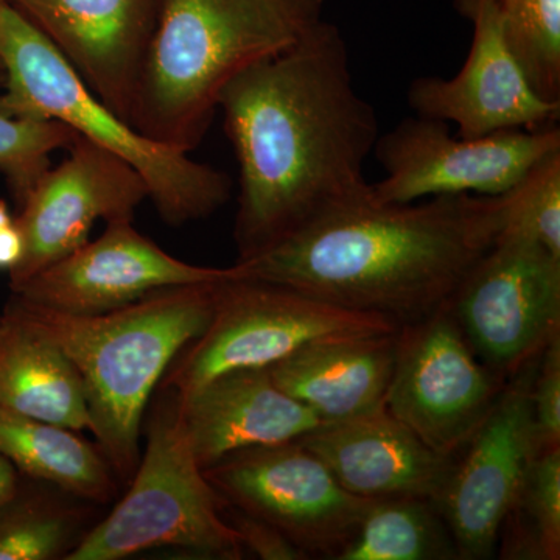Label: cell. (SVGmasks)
Listing matches in <instances>:
<instances>
[{
  "label": "cell",
  "mask_w": 560,
  "mask_h": 560,
  "mask_svg": "<svg viewBox=\"0 0 560 560\" xmlns=\"http://www.w3.org/2000/svg\"><path fill=\"white\" fill-rule=\"evenodd\" d=\"M219 108L238 162V260L374 195L364 164L381 125L357 91L337 25L323 20L250 66L221 92Z\"/></svg>",
  "instance_id": "1"
},
{
  "label": "cell",
  "mask_w": 560,
  "mask_h": 560,
  "mask_svg": "<svg viewBox=\"0 0 560 560\" xmlns=\"http://www.w3.org/2000/svg\"><path fill=\"white\" fill-rule=\"evenodd\" d=\"M503 210L501 195L407 205H385L372 195L320 213L234 265L242 278L407 326L451 305L499 237Z\"/></svg>",
  "instance_id": "2"
},
{
  "label": "cell",
  "mask_w": 560,
  "mask_h": 560,
  "mask_svg": "<svg viewBox=\"0 0 560 560\" xmlns=\"http://www.w3.org/2000/svg\"><path fill=\"white\" fill-rule=\"evenodd\" d=\"M323 10L324 0H164L128 121L154 142L190 153L224 88L304 38Z\"/></svg>",
  "instance_id": "3"
},
{
  "label": "cell",
  "mask_w": 560,
  "mask_h": 560,
  "mask_svg": "<svg viewBox=\"0 0 560 560\" xmlns=\"http://www.w3.org/2000/svg\"><path fill=\"white\" fill-rule=\"evenodd\" d=\"M217 283L171 287L97 315L9 302L72 361L83 383L95 445L120 480L140 459V430L176 355L208 327Z\"/></svg>",
  "instance_id": "4"
},
{
  "label": "cell",
  "mask_w": 560,
  "mask_h": 560,
  "mask_svg": "<svg viewBox=\"0 0 560 560\" xmlns=\"http://www.w3.org/2000/svg\"><path fill=\"white\" fill-rule=\"evenodd\" d=\"M0 60L5 69L0 113L61 121L117 154L145 180L149 200L167 223L206 219L230 200L232 183L223 172L131 127L9 0H0Z\"/></svg>",
  "instance_id": "5"
},
{
  "label": "cell",
  "mask_w": 560,
  "mask_h": 560,
  "mask_svg": "<svg viewBox=\"0 0 560 560\" xmlns=\"http://www.w3.org/2000/svg\"><path fill=\"white\" fill-rule=\"evenodd\" d=\"M160 390L130 488L65 560H120L153 548L243 558L245 548L224 517V501L205 477L180 422L178 399Z\"/></svg>",
  "instance_id": "6"
},
{
  "label": "cell",
  "mask_w": 560,
  "mask_h": 560,
  "mask_svg": "<svg viewBox=\"0 0 560 560\" xmlns=\"http://www.w3.org/2000/svg\"><path fill=\"white\" fill-rule=\"evenodd\" d=\"M399 327L383 316L238 276L217 283L208 327L176 355L160 389L186 397L221 374L270 368L315 341L389 334Z\"/></svg>",
  "instance_id": "7"
},
{
  "label": "cell",
  "mask_w": 560,
  "mask_h": 560,
  "mask_svg": "<svg viewBox=\"0 0 560 560\" xmlns=\"http://www.w3.org/2000/svg\"><path fill=\"white\" fill-rule=\"evenodd\" d=\"M451 311L478 359L510 381L560 335V259L500 232L460 282Z\"/></svg>",
  "instance_id": "8"
},
{
  "label": "cell",
  "mask_w": 560,
  "mask_h": 560,
  "mask_svg": "<svg viewBox=\"0 0 560 560\" xmlns=\"http://www.w3.org/2000/svg\"><path fill=\"white\" fill-rule=\"evenodd\" d=\"M205 477L228 506L270 523L311 559L337 560L371 503L300 441L231 453Z\"/></svg>",
  "instance_id": "9"
},
{
  "label": "cell",
  "mask_w": 560,
  "mask_h": 560,
  "mask_svg": "<svg viewBox=\"0 0 560 560\" xmlns=\"http://www.w3.org/2000/svg\"><path fill=\"white\" fill-rule=\"evenodd\" d=\"M559 150L558 125L460 138L445 121L408 117L375 143L385 178L372 184V194L385 205L458 195L500 197Z\"/></svg>",
  "instance_id": "10"
},
{
  "label": "cell",
  "mask_w": 560,
  "mask_h": 560,
  "mask_svg": "<svg viewBox=\"0 0 560 560\" xmlns=\"http://www.w3.org/2000/svg\"><path fill=\"white\" fill-rule=\"evenodd\" d=\"M506 383L478 359L447 305L399 327L385 410L434 452L456 456Z\"/></svg>",
  "instance_id": "11"
},
{
  "label": "cell",
  "mask_w": 560,
  "mask_h": 560,
  "mask_svg": "<svg viewBox=\"0 0 560 560\" xmlns=\"http://www.w3.org/2000/svg\"><path fill=\"white\" fill-rule=\"evenodd\" d=\"M536 361L508 381L492 410L453 459L451 474L434 500L459 560L497 555L501 528L537 451L530 404Z\"/></svg>",
  "instance_id": "12"
},
{
  "label": "cell",
  "mask_w": 560,
  "mask_h": 560,
  "mask_svg": "<svg viewBox=\"0 0 560 560\" xmlns=\"http://www.w3.org/2000/svg\"><path fill=\"white\" fill-rule=\"evenodd\" d=\"M38 180L14 219L24 256L10 271V289L38 275L90 241L95 221L131 220L149 200L145 180L128 162L86 138Z\"/></svg>",
  "instance_id": "13"
},
{
  "label": "cell",
  "mask_w": 560,
  "mask_h": 560,
  "mask_svg": "<svg viewBox=\"0 0 560 560\" xmlns=\"http://www.w3.org/2000/svg\"><path fill=\"white\" fill-rule=\"evenodd\" d=\"M458 5L474 24L469 55L451 79L412 81L408 103L416 116L455 124L460 138L558 125L560 102L545 101L530 86L504 40L499 2L458 0Z\"/></svg>",
  "instance_id": "14"
},
{
  "label": "cell",
  "mask_w": 560,
  "mask_h": 560,
  "mask_svg": "<svg viewBox=\"0 0 560 560\" xmlns=\"http://www.w3.org/2000/svg\"><path fill=\"white\" fill-rule=\"evenodd\" d=\"M238 276L242 272L235 265L200 267L176 259L136 231L131 220H120L106 223L97 241H88L11 293L54 311L97 315L125 307L153 291L223 282Z\"/></svg>",
  "instance_id": "15"
},
{
  "label": "cell",
  "mask_w": 560,
  "mask_h": 560,
  "mask_svg": "<svg viewBox=\"0 0 560 560\" xmlns=\"http://www.w3.org/2000/svg\"><path fill=\"white\" fill-rule=\"evenodd\" d=\"M128 121L164 0H9ZM131 125V124H130Z\"/></svg>",
  "instance_id": "16"
},
{
  "label": "cell",
  "mask_w": 560,
  "mask_h": 560,
  "mask_svg": "<svg viewBox=\"0 0 560 560\" xmlns=\"http://www.w3.org/2000/svg\"><path fill=\"white\" fill-rule=\"evenodd\" d=\"M300 442L326 464L342 488L364 500H436L455 459L434 452L385 407L323 423Z\"/></svg>",
  "instance_id": "17"
},
{
  "label": "cell",
  "mask_w": 560,
  "mask_h": 560,
  "mask_svg": "<svg viewBox=\"0 0 560 560\" xmlns=\"http://www.w3.org/2000/svg\"><path fill=\"white\" fill-rule=\"evenodd\" d=\"M176 399L202 470L245 448L300 441L324 423L307 405L283 393L268 368L226 372Z\"/></svg>",
  "instance_id": "18"
},
{
  "label": "cell",
  "mask_w": 560,
  "mask_h": 560,
  "mask_svg": "<svg viewBox=\"0 0 560 560\" xmlns=\"http://www.w3.org/2000/svg\"><path fill=\"white\" fill-rule=\"evenodd\" d=\"M397 331L315 341L268 371L283 393L307 405L324 423L370 415L385 407Z\"/></svg>",
  "instance_id": "19"
},
{
  "label": "cell",
  "mask_w": 560,
  "mask_h": 560,
  "mask_svg": "<svg viewBox=\"0 0 560 560\" xmlns=\"http://www.w3.org/2000/svg\"><path fill=\"white\" fill-rule=\"evenodd\" d=\"M0 407L77 433L91 430L72 361L10 304L0 315Z\"/></svg>",
  "instance_id": "20"
},
{
  "label": "cell",
  "mask_w": 560,
  "mask_h": 560,
  "mask_svg": "<svg viewBox=\"0 0 560 560\" xmlns=\"http://www.w3.org/2000/svg\"><path fill=\"white\" fill-rule=\"evenodd\" d=\"M0 455L27 480L88 503L105 504L117 492L116 474L95 444L77 431L0 407Z\"/></svg>",
  "instance_id": "21"
},
{
  "label": "cell",
  "mask_w": 560,
  "mask_h": 560,
  "mask_svg": "<svg viewBox=\"0 0 560 560\" xmlns=\"http://www.w3.org/2000/svg\"><path fill=\"white\" fill-rule=\"evenodd\" d=\"M337 560H459L436 501L371 500L359 529Z\"/></svg>",
  "instance_id": "22"
},
{
  "label": "cell",
  "mask_w": 560,
  "mask_h": 560,
  "mask_svg": "<svg viewBox=\"0 0 560 560\" xmlns=\"http://www.w3.org/2000/svg\"><path fill=\"white\" fill-rule=\"evenodd\" d=\"M499 548L503 559H560V445L534 452Z\"/></svg>",
  "instance_id": "23"
},
{
  "label": "cell",
  "mask_w": 560,
  "mask_h": 560,
  "mask_svg": "<svg viewBox=\"0 0 560 560\" xmlns=\"http://www.w3.org/2000/svg\"><path fill=\"white\" fill-rule=\"evenodd\" d=\"M83 525L81 508L32 489L22 477L14 495L0 506V560L66 559L86 534Z\"/></svg>",
  "instance_id": "24"
},
{
  "label": "cell",
  "mask_w": 560,
  "mask_h": 560,
  "mask_svg": "<svg viewBox=\"0 0 560 560\" xmlns=\"http://www.w3.org/2000/svg\"><path fill=\"white\" fill-rule=\"evenodd\" d=\"M511 54L534 91L560 102V0H497Z\"/></svg>",
  "instance_id": "25"
},
{
  "label": "cell",
  "mask_w": 560,
  "mask_h": 560,
  "mask_svg": "<svg viewBox=\"0 0 560 560\" xmlns=\"http://www.w3.org/2000/svg\"><path fill=\"white\" fill-rule=\"evenodd\" d=\"M77 138L79 135L61 121L0 113V173L18 208L51 167V153L68 150Z\"/></svg>",
  "instance_id": "26"
},
{
  "label": "cell",
  "mask_w": 560,
  "mask_h": 560,
  "mask_svg": "<svg viewBox=\"0 0 560 560\" xmlns=\"http://www.w3.org/2000/svg\"><path fill=\"white\" fill-rule=\"evenodd\" d=\"M501 197V232L529 238L560 259V150L537 162Z\"/></svg>",
  "instance_id": "27"
},
{
  "label": "cell",
  "mask_w": 560,
  "mask_h": 560,
  "mask_svg": "<svg viewBox=\"0 0 560 560\" xmlns=\"http://www.w3.org/2000/svg\"><path fill=\"white\" fill-rule=\"evenodd\" d=\"M530 404L537 448L560 445V335L536 361Z\"/></svg>",
  "instance_id": "28"
},
{
  "label": "cell",
  "mask_w": 560,
  "mask_h": 560,
  "mask_svg": "<svg viewBox=\"0 0 560 560\" xmlns=\"http://www.w3.org/2000/svg\"><path fill=\"white\" fill-rule=\"evenodd\" d=\"M224 517L241 537L243 548L261 560H308L307 555L270 523L224 503Z\"/></svg>",
  "instance_id": "29"
},
{
  "label": "cell",
  "mask_w": 560,
  "mask_h": 560,
  "mask_svg": "<svg viewBox=\"0 0 560 560\" xmlns=\"http://www.w3.org/2000/svg\"><path fill=\"white\" fill-rule=\"evenodd\" d=\"M24 256V238L16 221L0 230V270L11 271Z\"/></svg>",
  "instance_id": "30"
},
{
  "label": "cell",
  "mask_w": 560,
  "mask_h": 560,
  "mask_svg": "<svg viewBox=\"0 0 560 560\" xmlns=\"http://www.w3.org/2000/svg\"><path fill=\"white\" fill-rule=\"evenodd\" d=\"M22 475L5 456L0 455V506L20 488Z\"/></svg>",
  "instance_id": "31"
},
{
  "label": "cell",
  "mask_w": 560,
  "mask_h": 560,
  "mask_svg": "<svg viewBox=\"0 0 560 560\" xmlns=\"http://www.w3.org/2000/svg\"><path fill=\"white\" fill-rule=\"evenodd\" d=\"M14 223L13 217H11L9 206L3 200H0V230L2 228L10 226V224Z\"/></svg>",
  "instance_id": "32"
},
{
  "label": "cell",
  "mask_w": 560,
  "mask_h": 560,
  "mask_svg": "<svg viewBox=\"0 0 560 560\" xmlns=\"http://www.w3.org/2000/svg\"><path fill=\"white\" fill-rule=\"evenodd\" d=\"M3 81H5V69H3L2 60H0V88L3 86Z\"/></svg>",
  "instance_id": "33"
}]
</instances>
